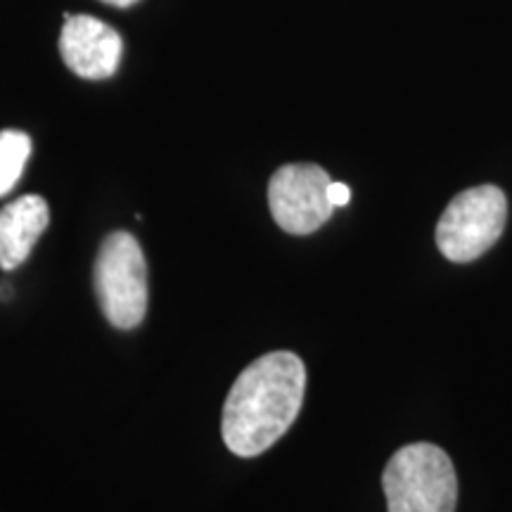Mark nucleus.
Listing matches in <instances>:
<instances>
[{
  "instance_id": "9d476101",
  "label": "nucleus",
  "mask_w": 512,
  "mask_h": 512,
  "mask_svg": "<svg viewBox=\"0 0 512 512\" xmlns=\"http://www.w3.org/2000/svg\"><path fill=\"white\" fill-rule=\"evenodd\" d=\"M102 3H107V5H114V8H128V5L138 3V0H102Z\"/></svg>"
},
{
  "instance_id": "7ed1b4c3",
  "label": "nucleus",
  "mask_w": 512,
  "mask_h": 512,
  "mask_svg": "<svg viewBox=\"0 0 512 512\" xmlns=\"http://www.w3.org/2000/svg\"><path fill=\"white\" fill-rule=\"evenodd\" d=\"M95 297L117 330H133L147 313V264L140 242L126 230L102 240L93 266Z\"/></svg>"
},
{
  "instance_id": "1a4fd4ad",
  "label": "nucleus",
  "mask_w": 512,
  "mask_h": 512,
  "mask_svg": "<svg viewBox=\"0 0 512 512\" xmlns=\"http://www.w3.org/2000/svg\"><path fill=\"white\" fill-rule=\"evenodd\" d=\"M328 195H330V202L335 204V207H347L349 200H351V190H349L347 183H335V181H332Z\"/></svg>"
},
{
  "instance_id": "39448f33",
  "label": "nucleus",
  "mask_w": 512,
  "mask_h": 512,
  "mask_svg": "<svg viewBox=\"0 0 512 512\" xmlns=\"http://www.w3.org/2000/svg\"><path fill=\"white\" fill-rule=\"evenodd\" d=\"M328 171L316 164H287L268 183V207L273 221L290 235H309L335 214L330 202Z\"/></svg>"
},
{
  "instance_id": "0eeeda50",
  "label": "nucleus",
  "mask_w": 512,
  "mask_h": 512,
  "mask_svg": "<svg viewBox=\"0 0 512 512\" xmlns=\"http://www.w3.org/2000/svg\"><path fill=\"white\" fill-rule=\"evenodd\" d=\"M50 223V207L41 195H22L0 209V268L15 271L29 259Z\"/></svg>"
},
{
  "instance_id": "f03ea898",
  "label": "nucleus",
  "mask_w": 512,
  "mask_h": 512,
  "mask_svg": "<svg viewBox=\"0 0 512 512\" xmlns=\"http://www.w3.org/2000/svg\"><path fill=\"white\" fill-rule=\"evenodd\" d=\"M384 496L389 512H453L458 479L451 458L434 444L399 448L384 467Z\"/></svg>"
},
{
  "instance_id": "20e7f679",
  "label": "nucleus",
  "mask_w": 512,
  "mask_h": 512,
  "mask_svg": "<svg viewBox=\"0 0 512 512\" xmlns=\"http://www.w3.org/2000/svg\"><path fill=\"white\" fill-rule=\"evenodd\" d=\"M508 200L496 185H477L448 202L437 223L439 252L453 264L475 261L503 235Z\"/></svg>"
},
{
  "instance_id": "6e6552de",
  "label": "nucleus",
  "mask_w": 512,
  "mask_h": 512,
  "mask_svg": "<svg viewBox=\"0 0 512 512\" xmlns=\"http://www.w3.org/2000/svg\"><path fill=\"white\" fill-rule=\"evenodd\" d=\"M31 157V138L24 131H0V197H5L22 178Z\"/></svg>"
},
{
  "instance_id": "423d86ee",
  "label": "nucleus",
  "mask_w": 512,
  "mask_h": 512,
  "mask_svg": "<svg viewBox=\"0 0 512 512\" xmlns=\"http://www.w3.org/2000/svg\"><path fill=\"white\" fill-rule=\"evenodd\" d=\"M124 43L110 24L91 15H64L60 55L81 79H110L119 69Z\"/></svg>"
},
{
  "instance_id": "f257e3e1",
  "label": "nucleus",
  "mask_w": 512,
  "mask_h": 512,
  "mask_svg": "<svg viewBox=\"0 0 512 512\" xmlns=\"http://www.w3.org/2000/svg\"><path fill=\"white\" fill-rule=\"evenodd\" d=\"M306 392L304 361L292 351L256 358L230 387L221 434L235 456L254 458L290 430Z\"/></svg>"
}]
</instances>
